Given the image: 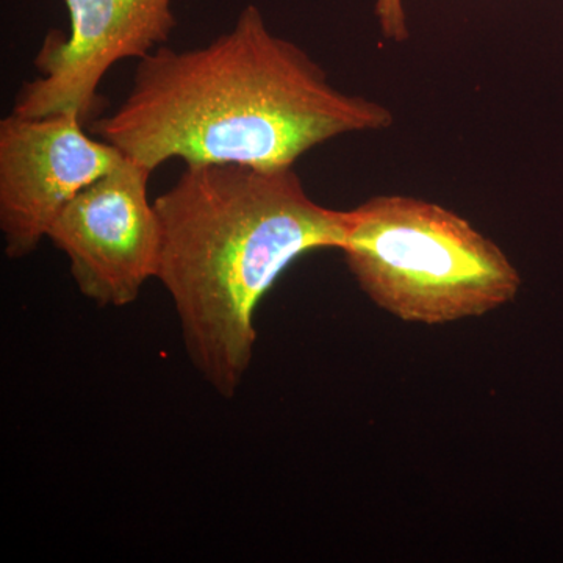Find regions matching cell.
Here are the masks:
<instances>
[{
	"instance_id": "obj_4",
	"label": "cell",
	"mask_w": 563,
	"mask_h": 563,
	"mask_svg": "<svg viewBox=\"0 0 563 563\" xmlns=\"http://www.w3.org/2000/svg\"><path fill=\"white\" fill-rule=\"evenodd\" d=\"M150 169L122 158L58 214L47 239L69 262L77 290L98 307L131 306L157 279L162 231Z\"/></svg>"
},
{
	"instance_id": "obj_6",
	"label": "cell",
	"mask_w": 563,
	"mask_h": 563,
	"mask_svg": "<svg viewBox=\"0 0 563 563\" xmlns=\"http://www.w3.org/2000/svg\"><path fill=\"white\" fill-rule=\"evenodd\" d=\"M124 154L85 132L79 114L0 121V232L7 257L33 254L62 210Z\"/></svg>"
},
{
	"instance_id": "obj_2",
	"label": "cell",
	"mask_w": 563,
	"mask_h": 563,
	"mask_svg": "<svg viewBox=\"0 0 563 563\" xmlns=\"http://www.w3.org/2000/svg\"><path fill=\"white\" fill-rule=\"evenodd\" d=\"M157 280L176 309L196 372L221 398L236 395L254 358L255 313L292 262L339 250L346 210L310 198L295 166L185 165L154 201Z\"/></svg>"
},
{
	"instance_id": "obj_7",
	"label": "cell",
	"mask_w": 563,
	"mask_h": 563,
	"mask_svg": "<svg viewBox=\"0 0 563 563\" xmlns=\"http://www.w3.org/2000/svg\"><path fill=\"white\" fill-rule=\"evenodd\" d=\"M374 13L385 40L391 43H404L410 38L404 0H376Z\"/></svg>"
},
{
	"instance_id": "obj_1",
	"label": "cell",
	"mask_w": 563,
	"mask_h": 563,
	"mask_svg": "<svg viewBox=\"0 0 563 563\" xmlns=\"http://www.w3.org/2000/svg\"><path fill=\"white\" fill-rule=\"evenodd\" d=\"M393 122L384 103L333 87L301 46L247 5L206 46L165 44L141 58L124 101L88 128L154 173L173 158L290 168L328 141Z\"/></svg>"
},
{
	"instance_id": "obj_5",
	"label": "cell",
	"mask_w": 563,
	"mask_h": 563,
	"mask_svg": "<svg viewBox=\"0 0 563 563\" xmlns=\"http://www.w3.org/2000/svg\"><path fill=\"white\" fill-rule=\"evenodd\" d=\"M69 35L51 31L33 65L40 76L14 99L18 117L77 113L85 125L102 117L101 81L117 63L165 46L177 20L173 0H65Z\"/></svg>"
},
{
	"instance_id": "obj_3",
	"label": "cell",
	"mask_w": 563,
	"mask_h": 563,
	"mask_svg": "<svg viewBox=\"0 0 563 563\" xmlns=\"http://www.w3.org/2000/svg\"><path fill=\"white\" fill-rule=\"evenodd\" d=\"M340 251L369 301L410 324L484 317L523 284L509 255L472 222L413 196H373L346 210Z\"/></svg>"
}]
</instances>
